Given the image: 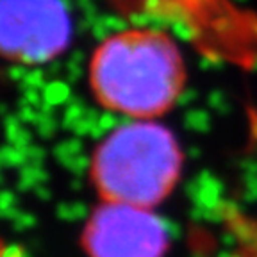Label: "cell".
Here are the masks:
<instances>
[{
    "mask_svg": "<svg viewBox=\"0 0 257 257\" xmlns=\"http://www.w3.org/2000/svg\"><path fill=\"white\" fill-rule=\"evenodd\" d=\"M184 154L157 120H127L96 145L89 179L100 202L156 211L179 184Z\"/></svg>",
    "mask_w": 257,
    "mask_h": 257,
    "instance_id": "7a4b0ae2",
    "label": "cell"
},
{
    "mask_svg": "<svg viewBox=\"0 0 257 257\" xmlns=\"http://www.w3.org/2000/svg\"><path fill=\"white\" fill-rule=\"evenodd\" d=\"M88 257H165L170 234L154 209L100 202L82 230Z\"/></svg>",
    "mask_w": 257,
    "mask_h": 257,
    "instance_id": "3957f363",
    "label": "cell"
},
{
    "mask_svg": "<svg viewBox=\"0 0 257 257\" xmlns=\"http://www.w3.org/2000/svg\"><path fill=\"white\" fill-rule=\"evenodd\" d=\"M186 63L168 32L128 27L98 43L88 66L95 100L127 120H159L186 88Z\"/></svg>",
    "mask_w": 257,
    "mask_h": 257,
    "instance_id": "6da1fadb",
    "label": "cell"
},
{
    "mask_svg": "<svg viewBox=\"0 0 257 257\" xmlns=\"http://www.w3.org/2000/svg\"><path fill=\"white\" fill-rule=\"evenodd\" d=\"M68 38L70 18L59 0H2V43L9 59L50 61Z\"/></svg>",
    "mask_w": 257,
    "mask_h": 257,
    "instance_id": "277c9868",
    "label": "cell"
},
{
    "mask_svg": "<svg viewBox=\"0 0 257 257\" xmlns=\"http://www.w3.org/2000/svg\"><path fill=\"white\" fill-rule=\"evenodd\" d=\"M229 234L230 246L214 257H257V221L243 214H230Z\"/></svg>",
    "mask_w": 257,
    "mask_h": 257,
    "instance_id": "5b68a950",
    "label": "cell"
}]
</instances>
